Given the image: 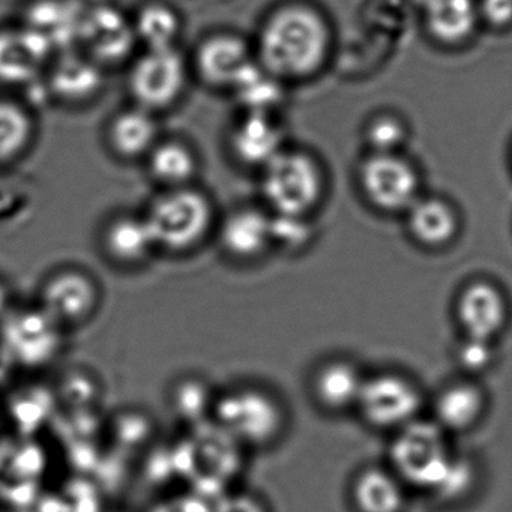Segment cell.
<instances>
[{
	"label": "cell",
	"mask_w": 512,
	"mask_h": 512,
	"mask_svg": "<svg viewBox=\"0 0 512 512\" xmlns=\"http://www.w3.org/2000/svg\"><path fill=\"white\" fill-rule=\"evenodd\" d=\"M257 62L283 83L316 76L331 52L325 17L307 4L289 2L269 11L253 43Z\"/></svg>",
	"instance_id": "cell-1"
},
{
	"label": "cell",
	"mask_w": 512,
	"mask_h": 512,
	"mask_svg": "<svg viewBox=\"0 0 512 512\" xmlns=\"http://www.w3.org/2000/svg\"><path fill=\"white\" fill-rule=\"evenodd\" d=\"M211 422L245 452L266 451L286 434L289 412L274 389L256 380H241L218 389Z\"/></svg>",
	"instance_id": "cell-2"
},
{
	"label": "cell",
	"mask_w": 512,
	"mask_h": 512,
	"mask_svg": "<svg viewBox=\"0 0 512 512\" xmlns=\"http://www.w3.org/2000/svg\"><path fill=\"white\" fill-rule=\"evenodd\" d=\"M143 217L154 236L157 250L170 254L196 250L217 227L214 203L196 185L161 190L149 203Z\"/></svg>",
	"instance_id": "cell-3"
},
{
	"label": "cell",
	"mask_w": 512,
	"mask_h": 512,
	"mask_svg": "<svg viewBox=\"0 0 512 512\" xmlns=\"http://www.w3.org/2000/svg\"><path fill=\"white\" fill-rule=\"evenodd\" d=\"M319 161L302 149L284 148L260 170V191L271 214L310 217L325 194Z\"/></svg>",
	"instance_id": "cell-4"
},
{
	"label": "cell",
	"mask_w": 512,
	"mask_h": 512,
	"mask_svg": "<svg viewBox=\"0 0 512 512\" xmlns=\"http://www.w3.org/2000/svg\"><path fill=\"white\" fill-rule=\"evenodd\" d=\"M67 329L40 305L11 307L0 319V346L17 370L44 373L61 361L67 349Z\"/></svg>",
	"instance_id": "cell-5"
},
{
	"label": "cell",
	"mask_w": 512,
	"mask_h": 512,
	"mask_svg": "<svg viewBox=\"0 0 512 512\" xmlns=\"http://www.w3.org/2000/svg\"><path fill=\"white\" fill-rule=\"evenodd\" d=\"M448 433L434 421L416 419L395 431L392 472L406 485L433 494L455 458Z\"/></svg>",
	"instance_id": "cell-6"
},
{
	"label": "cell",
	"mask_w": 512,
	"mask_h": 512,
	"mask_svg": "<svg viewBox=\"0 0 512 512\" xmlns=\"http://www.w3.org/2000/svg\"><path fill=\"white\" fill-rule=\"evenodd\" d=\"M191 64L178 47L143 50L131 61L127 86L134 106L158 113L172 109L187 92Z\"/></svg>",
	"instance_id": "cell-7"
},
{
	"label": "cell",
	"mask_w": 512,
	"mask_h": 512,
	"mask_svg": "<svg viewBox=\"0 0 512 512\" xmlns=\"http://www.w3.org/2000/svg\"><path fill=\"white\" fill-rule=\"evenodd\" d=\"M365 199L382 212H406L421 196V175L401 152L370 154L359 166Z\"/></svg>",
	"instance_id": "cell-8"
},
{
	"label": "cell",
	"mask_w": 512,
	"mask_h": 512,
	"mask_svg": "<svg viewBox=\"0 0 512 512\" xmlns=\"http://www.w3.org/2000/svg\"><path fill=\"white\" fill-rule=\"evenodd\" d=\"M422 394L415 382L398 373L365 377L356 409L362 418L382 430H400L419 418Z\"/></svg>",
	"instance_id": "cell-9"
},
{
	"label": "cell",
	"mask_w": 512,
	"mask_h": 512,
	"mask_svg": "<svg viewBox=\"0 0 512 512\" xmlns=\"http://www.w3.org/2000/svg\"><path fill=\"white\" fill-rule=\"evenodd\" d=\"M37 304L67 331L82 328L100 311V284L85 269H58L41 284Z\"/></svg>",
	"instance_id": "cell-10"
},
{
	"label": "cell",
	"mask_w": 512,
	"mask_h": 512,
	"mask_svg": "<svg viewBox=\"0 0 512 512\" xmlns=\"http://www.w3.org/2000/svg\"><path fill=\"white\" fill-rule=\"evenodd\" d=\"M139 43L134 34L131 16L116 5L89 8L80 23L77 49L94 59L101 67H119L133 61Z\"/></svg>",
	"instance_id": "cell-11"
},
{
	"label": "cell",
	"mask_w": 512,
	"mask_h": 512,
	"mask_svg": "<svg viewBox=\"0 0 512 512\" xmlns=\"http://www.w3.org/2000/svg\"><path fill=\"white\" fill-rule=\"evenodd\" d=\"M256 62L253 43L235 32H215L197 44L191 71L215 91L232 92L236 83Z\"/></svg>",
	"instance_id": "cell-12"
},
{
	"label": "cell",
	"mask_w": 512,
	"mask_h": 512,
	"mask_svg": "<svg viewBox=\"0 0 512 512\" xmlns=\"http://www.w3.org/2000/svg\"><path fill=\"white\" fill-rule=\"evenodd\" d=\"M106 71L82 50L73 47L53 56L44 74L43 88L58 103L83 106L100 97Z\"/></svg>",
	"instance_id": "cell-13"
},
{
	"label": "cell",
	"mask_w": 512,
	"mask_h": 512,
	"mask_svg": "<svg viewBox=\"0 0 512 512\" xmlns=\"http://www.w3.org/2000/svg\"><path fill=\"white\" fill-rule=\"evenodd\" d=\"M53 52L25 26L0 29V83L35 86L43 82Z\"/></svg>",
	"instance_id": "cell-14"
},
{
	"label": "cell",
	"mask_w": 512,
	"mask_h": 512,
	"mask_svg": "<svg viewBox=\"0 0 512 512\" xmlns=\"http://www.w3.org/2000/svg\"><path fill=\"white\" fill-rule=\"evenodd\" d=\"M455 316L464 337L496 341L508 323V301L496 284L472 281L458 295Z\"/></svg>",
	"instance_id": "cell-15"
},
{
	"label": "cell",
	"mask_w": 512,
	"mask_h": 512,
	"mask_svg": "<svg viewBox=\"0 0 512 512\" xmlns=\"http://www.w3.org/2000/svg\"><path fill=\"white\" fill-rule=\"evenodd\" d=\"M221 250L235 262H257L271 248V214L268 209L242 206L233 209L217 227Z\"/></svg>",
	"instance_id": "cell-16"
},
{
	"label": "cell",
	"mask_w": 512,
	"mask_h": 512,
	"mask_svg": "<svg viewBox=\"0 0 512 512\" xmlns=\"http://www.w3.org/2000/svg\"><path fill=\"white\" fill-rule=\"evenodd\" d=\"M235 160L250 169L262 170L284 148V131L274 113L242 112L229 134Z\"/></svg>",
	"instance_id": "cell-17"
},
{
	"label": "cell",
	"mask_w": 512,
	"mask_h": 512,
	"mask_svg": "<svg viewBox=\"0 0 512 512\" xmlns=\"http://www.w3.org/2000/svg\"><path fill=\"white\" fill-rule=\"evenodd\" d=\"M83 10L74 0H31L20 25L37 35L53 55L77 47Z\"/></svg>",
	"instance_id": "cell-18"
},
{
	"label": "cell",
	"mask_w": 512,
	"mask_h": 512,
	"mask_svg": "<svg viewBox=\"0 0 512 512\" xmlns=\"http://www.w3.org/2000/svg\"><path fill=\"white\" fill-rule=\"evenodd\" d=\"M101 248L113 265L128 269L145 265L158 251L143 214H119L107 221Z\"/></svg>",
	"instance_id": "cell-19"
},
{
	"label": "cell",
	"mask_w": 512,
	"mask_h": 512,
	"mask_svg": "<svg viewBox=\"0 0 512 512\" xmlns=\"http://www.w3.org/2000/svg\"><path fill=\"white\" fill-rule=\"evenodd\" d=\"M161 137L157 115L134 104L116 113L106 131L110 151L124 161H145Z\"/></svg>",
	"instance_id": "cell-20"
},
{
	"label": "cell",
	"mask_w": 512,
	"mask_h": 512,
	"mask_svg": "<svg viewBox=\"0 0 512 512\" xmlns=\"http://www.w3.org/2000/svg\"><path fill=\"white\" fill-rule=\"evenodd\" d=\"M404 214L410 236L422 247H446L460 230L458 212L443 197L421 194Z\"/></svg>",
	"instance_id": "cell-21"
},
{
	"label": "cell",
	"mask_w": 512,
	"mask_h": 512,
	"mask_svg": "<svg viewBox=\"0 0 512 512\" xmlns=\"http://www.w3.org/2000/svg\"><path fill=\"white\" fill-rule=\"evenodd\" d=\"M365 376L353 362L331 359L311 377V394L322 409L343 412L358 404Z\"/></svg>",
	"instance_id": "cell-22"
},
{
	"label": "cell",
	"mask_w": 512,
	"mask_h": 512,
	"mask_svg": "<svg viewBox=\"0 0 512 512\" xmlns=\"http://www.w3.org/2000/svg\"><path fill=\"white\" fill-rule=\"evenodd\" d=\"M487 409V395L478 383L460 380L445 386L434 401V419L446 433L476 427Z\"/></svg>",
	"instance_id": "cell-23"
},
{
	"label": "cell",
	"mask_w": 512,
	"mask_h": 512,
	"mask_svg": "<svg viewBox=\"0 0 512 512\" xmlns=\"http://www.w3.org/2000/svg\"><path fill=\"white\" fill-rule=\"evenodd\" d=\"M151 178L161 190H175L194 185L199 173V155L190 143L175 137H161L145 158Z\"/></svg>",
	"instance_id": "cell-24"
},
{
	"label": "cell",
	"mask_w": 512,
	"mask_h": 512,
	"mask_svg": "<svg viewBox=\"0 0 512 512\" xmlns=\"http://www.w3.org/2000/svg\"><path fill=\"white\" fill-rule=\"evenodd\" d=\"M475 0H428L425 25L437 43L445 46L464 44L475 34L479 23Z\"/></svg>",
	"instance_id": "cell-25"
},
{
	"label": "cell",
	"mask_w": 512,
	"mask_h": 512,
	"mask_svg": "<svg viewBox=\"0 0 512 512\" xmlns=\"http://www.w3.org/2000/svg\"><path fill=\"white\" fill-rule=\"evenodd\" d=\"M137 43L143 50L175 49L181 40V14L166 0H148L131 16Z\"/></svg>",
	"instance_id": "cell-26"
},
{
	"label": "cell",
	"mask_w": 512,
	"mask_h": 512,
	"mask_svg": "<svg viewBox=\"0 0 512 512\" xmlns=\"http://www.w3.org/2000/svg\"><path fill=\"white\" fill-rule=\"evenodd\" d=\"M406 484L392 470L365 469L356 476L353 500L359 512H401Z\"/></svg>",
	"instance_id": "cell-27"
},
{
	"label": "cell",
	"mask_w": 512,
	"mask_h": 512,
	"mask_svg": "<svg viewBox=\"0 0 512 512\" xmlns=\"http://www.w3.org/2000/svg\"><path fill=\"white\" fill-rule=\"evenodd\" d=\"M217 389L196 374L178 377L169 388V409L173 418L194 428L211 421Z\"/></svg>",
	"instance_id": "cell-28"
},
{
	"label": "cell",
	"mask_w": 512,
	"mask_h": 512,
	"mask_svg": "<svg viewBox=\"0 0 512 512\" xmlns=\"http://www.w3.org/2000/svg\"><path fill=\"white\" fill-rule=\"evenodd\" d=\"M58 406L55 386L32 383L11 397L10 416L20 433L32 436L55 419Z\"/></svg>",
	"instance_id": "cell-29"
},
{
	"label": "cell",
	"mask_w": 512,
	"mask_h": 512,
	"mask_svg": "<svg viewBox=\"0 0 512 512\" xmlns=\"http://www.w3.org/2000/svg\"><path fill=\"white\" fill-rule=\"evenodd\" d=\"M284 85L286 83L266 71L256 59L230 94L241 106L242 112L274 113L275 115L284 101Z\"/></svg>",
	"instance_id": "cell-30"
},
{
	"label": "cell",
	"mask_w": 512,
	"mask_h": 512,
	"mask_svg": "<svg viewBox=\"0 0 512 512\" xmlns=\"http://www.w3.org/2000/svg\"><path fill=\"white\" fill-rule=\"evenodd\" d=\"M35 119L28 107L0 98V164L22 157L35 139Z\"/></svg>",
	"instance_id": "cell-31"
},
{
	"label": "cell",
	"mask_w": 512,
	"mask_h": 512,
	"mask_svg": "<svg viewBox=\"0 0 512 512\" xmlns=\"http://www.w3.org/2000/svg\"><path fill=\"white\" fill-rule=\"evenodd\" d=\"M364 140L373 154L400 152L407 140L406 124L391 113L374 116L365 127Z\"/></svg>",
	"instance_id": "cell-32"
},
{
	"label": "cell",
	"mask_w": 512,
	"mask_h": 512,
	"mask_svg": "<svg viewBox=\"0 0 512 512\" xmlns=\"http://www.w3.org/2000/svg\"><path fill=\"white\" fill-rule=\"evenodd\" d=\"M271 214V212H269ZM310 217L271 214V248L284 254L304 250L313 238Z\"/></svg>",
	"instance_id": "cell-33"
},
{
	"label": "cell",
	"mask_w": 512,
	"mask_h": 512,
	"mask_svg": "<svg viewBox=\"0 0 512 512\" xmlns=\"http://www.w3.org/2000/svg\"><path fill=\"white\" fill-rule=\"evenodd\" d=\"M476 466L470 458L455 455L448 473L440 482L437 490L431 494L433 499L443 503L457 502L466 497L475 487Z\"/></svg>",
	"instance_id": "cell-34"
},
{
	"label": "cell",
	"mask_w": 512,
	"mask_h": 512,
	"mask_svg": "<svg viewBox=\"0 0 512 512\" xmlns=\"http://www.w3.org/2000/svg\"><path fill=\"white\" fill-rule=\"evenodd\" d=\"M496 341L464 337L455 350L458 365L467 374H481L490 370L496 362Z\"/></svg>",
	"instance_id": "cell-35"
},
{
	"label": "cell",
	"mask_w": 512,
	"mask_h": 512,
	"mask_svg": "<svg viewBox=\"0 0 512 512\" xmlns=\"http://www.w3.org/2000/svg\"><path fill=\"white\" fill-rule=\"evenodd\" d=\"M212 512H272V509L257 491L233 487L212 499Z\"/></svg>",
	"instance_id": "cell-36"
},
{
	"label": "cell",
	"mask_w": 512,
	"mask_h": 512,
	"mask_svg": "<svg viewBox=\"0 0 512 512\" xmlns=\"http://www.w3.org/2000/svg\"><path fill=\"white\" fill-rule=\"evenodd\" d=\"M143 512H212V500L199 491L184 488L164 494Z\"/></svg>",
	"instance_id": "cell-37"
},
{
	"label": "cell",
	"mask_w": 512,
	"mask_h": 512,
	"mask_svg": "<svg viewBox=\"0 0 512 512\" xmlns=\"http://www.w3.org/2000/svg\"><path fill=\"white\" fill-rule=\"evenodd\" d=\"M479 19L493 28L512 25V0H479Z\"/></svg>",
	"instance_id": "cell-38"
},
{
	"label": "cell",
	"mask_w": 512,
	"mask_h": 512,
	"mask_svg": "<svg viewBox=\"0 0 512 512\" xmlns=\"http://www.w3.org/2000/svg\"><path fill=\"white\" fill-rule=\"evenodd\" d=\"M16 365L11 361L10 356L7 355L2 346H0V383L7 382L10 379L11 374L16 371Z\"/></svg>",
	"instance_id": "cell-39"
},
{
	"label": "cell",
	"mask_w": 512,
	"mask_h": 512,
	"mask_svg": "<svg viewBox=\"0 0 512 512\" xmlns=\"http://www.w3.org/2000/svg\"><path fill=\"white\" fill-rule=\"evenodd\" d=\"M11 310L10 290L0 281V319Z\"/></svg>",
	"instance_id": "cell-40"
},
{
	"label": "cell",
	"mask_w": 512,
	"mask_h": 512,
	"mask_svg": "<svg viewBox=\"0 0 512 512\" xmlns=\"http://www.w3.org/2000/svg\"><path fill=\"white\" fill-rule=\"evenodd\" d=\"M77 5L83 8V10H89V8L103 7V5L113 4V0H74Z\"/></svg>",
	"instance_id": "cell-41"
}]
</instances>
